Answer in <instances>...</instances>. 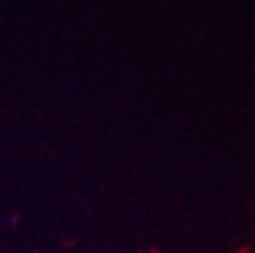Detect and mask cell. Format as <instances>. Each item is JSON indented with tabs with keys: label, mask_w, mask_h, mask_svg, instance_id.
Masks as SVG:
<instances>
[]
</instances>
